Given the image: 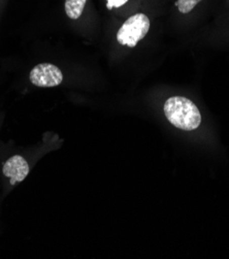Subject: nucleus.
<instances>
[{
  "mask_svg": "<svg viewBox=\"0 0 229 259\" xmlns=\"http://www.w3.org/2000/svg\"><path fill=\"white\" fill-rule=\"evenodd\" d=\"M164 114L170 124L186 132H192L201 123V115L195 103L183 96H173L164 103Z\"/></svg>",
  "mask_w": 229,
  "mask_h": 259,
  "instance_id": "obj_1",
  "label": "nucleus"
},
{
  "mask_svg": "<svg viewBox=\"0 0 229 259\" xmlns=\"http://www.w3.org/2000/svg\"><path fill=\"white\" fill-rule=\"evenodd\" d=\"M150 30V20L142 13L127 19L117 33V40L122 46L134 48Z\"/></svg>",
  "mask_w": 229,
  "mask_h": 259,
  "instance_id": "obj_2",
  "label": "nucleus"
},
{
  "mask_svg": "<svg viewBox=\"0 0 229 259\" xmlns=\"http://www.w3.org/2000/svg\"><path fill=\"white\" fill-rule=\"evenodd\" d=\"M30 82L37 87L50 88L60 85L63 74L59 67L51 63H40L30 71Z\"/></svg>",
  "mask_w": 229,
  "mask_h": 259,
  "instance_id": "obj_3",
  "label": "nucleus"
},
{
  "mask_svg": "<svg viewBox=\"0 0 229 259\" xmlns=\"http://www.w3.org/2000/svg\"><path fill=\"white\" fill-rule=\"evenodd\" d=\"M3 172L6 177L11 179V184L15 185L26 179L29 174V165L26 159L20 155H16L5 163Z\"/></svg>",
  "mask_w": 229,
  "mask_h": 259,
  "instance_id": "obj_4",
  "label": "nucleus"
},
{
  "mask_svg": "<svg viewBox=\"0 0 229 259\" xmlns=\"http://www.w3.org/2000/svg\"><path fill=\"white\" fill-rule=\"evenodd\" d=\"M87 0H65V13L72 20L79 19L82 16Z\"/></svg>",
  "mask_w": 229,
  "mask_h": 259,
  "instance_id": "obj_5",
  "label": "nucleus"
},
{
  "mask_svg": "<svg viewBox=\"0 0 229 259\" xmlns=\"http://www.w3.org/2000/svg\"><path fill=\"white\" fill-rule=\"evenodd\" d=\"M202 0H177L176 6L180 13L188 14L190 13Z\"/></svg>",
  "mask_w": 229,
  "mask_h": 259,
  "instance_id": "obj_6",
  "label": "nucleus"
},
{
  "mask_svg": "<svg viewBox=\"0 0 229 259\" xmlns=\"http://www.w3.org/2000/svg\"><path fill=\"white\" fill-rule=\"evenodd\" d=\"M107 8L108 10H112V9H118L123 7L124 5H126L129 0H107Z\"/></svg>",
  "mask_w": 229,
  "mask_h": 259,
  "instance_id": "obj_7",
  "label": "nucleus"
}]
</instances>
